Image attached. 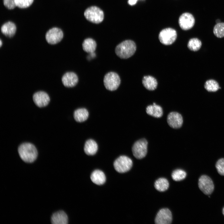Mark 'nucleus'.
<instances>
[{
    "mask_svg": "<svg viewBox=\"0 0 224 224\" xmlns=\"http://www.w3.org/2000/svg\"><path fill=\"white\" fill-rule=\"evenodd\" d=\"M19 154L21 159L27 163H32L36 159L38 152L35 146L30 143L21 144L18 148Z\"/></svg>",
    "mask_w": 224,
    "mask_h": 224,
    "instance_id": "f257e3e1",
    "label": "nucleus"
},
{
    "mask_svg": "<svg viewBox=\"0 0 224 224\" xmlns=\"http://www.w3.org/2000/svg\"><path fill=\"white\" fill-rule=\"evenodd\" d=\"M136 49L135 43L131 40H124L118 45L115 51L117 55L122 59H127L132 56Z\"/></svg>",
    "mask_w": 224,
    "mask_h": 224,
    "instance_id": "f03ea898",
    "label": "nucleus"
},
{
    "mask_svg": "<svg viewBox=\"0 0 224 224\" xmlns=\"http://www.w3.org/2000/svg\"><path fill=\"white\" fill-rule=\"evenodd\" d=\"M84 15L87 20L96 24L101 22L104 18L103 11L96 6H91L87 8L85 11Z\"/></svg>",
    "mask_w": 224,
    "mask_h": 224,
    "instance_id": "7ed1b4c3",
    "label": "nucleus"
},
{
    "mask_svg": "<svg viewBox=\"0 0 224 224\" xmlns=\"http://www.w3.org/2000/svg\"><path fill=\"white\" fill-rule=\"evenodd\" d=\"M105 88L110 91L116 90L119 87L121 80L119 75L114 72H110L106 74L103 80Z\"/></svg>",
    "mask_w": 224,
    "mask_h": 224,
    "instance_id": "20e7f679",
    "label": "nucleus"
},
{
    "mask_svg": "<svg viewBox=\"0 0 224 224\" xmlns=\"http://www.w3.org/2000/svg\"><path fill=\"white\" fill-rule=\"evenodd\" d=\"M133 162L132 160L125 156H121L118 158L114 163L115 170L120 173H124L128 171L132 168Z\"/></svg>",
    "mask_w": 224,
    "mask_h": 224,
    "instance_id": "39448f33",
    "label": "nucleus"
},
{
    "mask_svg": "<svg viewBox=\"0 0 224 224\" xmlns=\"http://www.w3.org/2000/svg\"><path fill=\"white\" fill-rule=\"evenodd\" d=\"M177 36L176 31L171 28H165L160 32L158 38L160 42L165 45H170L176 40Z\"/></svg>",
    "mask_w": 224,
    "mask_h": 224,
    "instance_id": "423d86ee",
    "label": "nucleus"
},
{
    "mask_svg": "<svg viewBox=\"0 0 224 224\" xmlns=\"http://www.w3.org/2000/svg\"><path fill=\"white\" fill-rule=\"evenodd\" d=\"M147 140L144 138L136 141L132 148L134 156L138 159H141L144 157L147 153Z\"/></svg>",
    "mask_w": 224,
    "mask_h": 224,
    "instance_id": "0eeeda50",
    "label": "nucleus"
},
{
    "mask_svg": "<svg viewBox=\"0 0 224 224\" xmlns=\"http://www.w3.org/2000/svg\"><path fill=\"white\" fill-rule=\"evenodd\" d=\"M198 187L205 194L209 195L213 192L214 185L211 179L208 176L203 175L198 180Z\"/></svg>",
    "mask_w": 224,
    "mask_h": 224,
    "instance_id": "6e6552de",
    "label": "nucleus"
},
{
    "mask_svg": "<svg viewBox=\"0 0 224 224\" xmlns=\"http://www.w3.org/2000/svg\"><path fill=\"white\" fill-rule=\"evenodd\" d=\"M63 35V32L60 29L54 27L47 32L45 35V39L49 44H55L62 40Z\"/></svg>",
    "mask_w": 224,
    "mask_h": 224,
    "instance_id": "1a4fd4ad",
    "label": "nucleus"
},
{
    "mask_svg": "<svg viewBox=\"0 0 224 224\" xmlns=\"http://www.w3.org/2000/svg\"><path fill=\"white\" fill-rule=\"evenodd\" d=\"M180 26L184 30H188L192 28L195 23V19L190 13L185 12L180 16L178 21Z\"/></svg>",
    "mask_w": 224,
    "mask_h": 224,
    "instance_id": "9d476101",
    "label": "nucleus"
},
{
    "mask_svg": "<svg viewBox=\"0 0 224 224\" xmlns=\"http://www.w3.org/2000/svg\"><path fill=\"white\" fill-rule=\"evenodd\" d=\"M172 221V215L170 211L167 208H162L157 213L155 219L157 224H169Z\"/></svg>",
    "mask_w": 224,
    "mask_h": 224,
    "instance_id": "9b49d317",
    "label": "nucleus"
},
{
    "mask_svg": "<svg viewBox=\"0 0 224 224\" xmlns=\"http://www.w3.org/2000/svg\"><path fill=\"white\" fill-rule=\"evenodd\" d=\"M33 99L35 104L39 107L47 106L50 101V98L48 95L42 91L35 93L33 95Z\"/></svg>",
    "mask_w": 224,
    "mask_h": 224,
    "instance_id": "f8f14e48",
    "label": "nucleus"
},
{
    "mask_svg": "<svg viewBox=\"0 0 224 224\" xmlns=\"http://www.w3.org/2000/svg\"><path fill=\"white\" fill-rule=\"evenodd\" d=\"M167 122L169 125L174 128H180L183 123V119L180 113L176 112L170 113L167 117Z\"/></svg>",
    "mask_w": 224,
    "mask_h": 224,
    "instance_id": "ddd939ff",
    "label": "nucleus"
},
{
    "mask_svg": "<svg viewBox=\"0 0 224 224\" xmlns=\"http://www.w3.org/2000/svg\"><path fill=\"white\" fill-rule=\"evenodd\" d=\"M62 81L63 85L66 87H73L76 86L78 82L77 75L73 72L65 73L62 77Z\"/></svg>",
    "mask_w": 224,
    "mask_h": 224,
    "instance_id": "4468645a",
    "label": "nucleus"
},
{
    "mask_svg": "<svg viewBox=\"0 0 224 224\" xmlns=\"http://www.w3.org/2000/svg\"><path fill=\"white\" fill-rule=\"evenodd\" d=\"M68 217L63 211H60L54 213L51 217V222L53 224H67Z\"/></svg>",
    "mask_w": 224,
    "mask_h": 224,
    "instance_id": "2eb2a0df",
    "label": "nucleus"
},
{
    "mask_svg": "<svg viewBox=\"0 0 224 224\" xmlns=\"http://www.w3.org/2000/svg\"><path fill=\"white\" fill-rule=\"evenodd\" d=\"M16 31V27L13 22L9 21L5 23L1 27L2 33L6 37L11 38L14 36Z\"/></svg>",
    "mask_w": 224,
    "mask_h": 224,
    "instance_id": "dca6fc26",
    "label": "nucleus"
},
{
    "mask_svg": "<svg viewBox=\"0 0 224 224\" xmlns=\"http://www.w3.org/2000/svg\"><path fill=\"white\" fill-rule=\"evenodd\" d=\"M146 112L148 114L157 118L161 117L163 114L162 107L155 103L152 105H149L147 107Z\"/></svg>",
    "mask_w": 224,
    "mask_h": 224,
    "instance_id": "f3484780",
    "label": "nucleus"
},
{
    "mask_svg": "<svg viewBox=\"0 0 224 224\" xmlns=\"http://www.w3.org/2000/svg\"><path fill=\"white\" fill-rule=\"evenodd\" d=\"M91 179L94 184L100 185L105 183L106 177L103 172L97 170L92 172L91 175Z\"/></svg>",
    "mask_w": 224,
    "mask_h": 224,
    "instance_id": "a211bd4d",
    "label": "nucleus"
},
{
    "mask_svg": "<svg viewBox=\"0 0 224 224\" xmlns=\"http://www.w3.org/2000/svg\"><path fill=\"white\" fill-rule=\"evenodd\" d=\"M142 83L144 87L150 91L155 90L156 89L157 85L156 79L150 76L144 77L142 80Z\"/></svg>",
    "mask_w": 224,
    "mask_h": 224,
    "instance_id": "6ab92c4d",
    "label": "nucleus"
},
{
    "mask_svg": "<svg viewBox=\"0 0 224 224\" xmlns=\"http://www.w3.org/2000/svg\"><path fill=\"white\" fill-rule=\"evenodd\" d=\"M98 150V145L96 142L92 139H89L85 142L84 151L85 153L88 155L95 154Z\"/></svg>",
    "mask_w": 224,
    "mask_h": 224,
    "instance_id": "aec40b11",
    "label": "nucleus"
},
{
    "mask_svg": "<svg viewBox=\"0 0 224 224\" xmlns=\"http://www.w3.org/2000/svg\"><path fill=\"white\" fill-rule=\"evenodd\" d=\"M83 50L88 53H92L95 51L97 44L96 41L91 38L85 39L82 44Z\"/></svg>",
    "mask_w": 224,
    "mask_h": 224,
    "instance_id": "412c9836",
    "label": "nucleus"
},
{
    "mask_svg": "<svg viewBox=\"0 0 224 224\" xmlns=\"http://www.w3.org/2000/svg\"><path fill=\"white\" fill-rule=\"evenodd\" d=\"M89 113L85 108H80L75 110L74 113V117L77 122H82L86 120L88 118Z\"/></svg>",
    "mask_w": 224,
    "mask_h": 224,
    "instance_id": "4be33fe9",
    "label": "nucleus"
},
{
    "mask_svg": "<svg viewBox=\"0 0 224 224\" xmlns=\"http://www.w3.org/2000/svg\"><path fill=\"white\" fill-rule=\"evenodd\" d=\"M154 187L158 191L163 192L167 190L169 188V183L166 179L160 178L155 181Z\"/></svg>",
    "mask_w": 224,
    "mask_h": 224,
    "instance_id": "5701e85b",
    "label": "nucleus"
},
{
    "mask_svg": "<svg viewBox=\"0 0 224 224\" xmlns=\"http://www.w3.org/2000/svg\"><path fill=\"white\" fill-rule=\"evenodd\" d=\"M204 88L209 92H215L219 89V86L218 82L213 79L207 80L204 84Z\"/></svg>",
    "mask_w": 224,
    "mask_h": 224,
    "instance_id": "b1692460",
    "label": "nucleus"
},
{
    "mask_svg": "<svg viewBox=\"0 0 224 224\" xmlns=\"http://www.w3.org/2000/svg\"><path fill=\"white\" fill-rule=\"evenodd\" d=\"M202 46L201 41L197 38H194L191 39L189 41L187 47L190 50L197 51Z\"/></svg>",
    "mask_w": 224,
    "mask_h": 224,
    "instance_id": "393cba45",
    "label": "nucleus"
},
{
    "mask_svg": "<svg viewBox=\"0 0 224 224\" xmlns=\"http://www.w3.org/2000/svg\"><path fill=\"white\" fill-rule=\"evenodd\" d=\"M213 32L217 38L224 37V23L216 24L213 28Z\"/></svg>",
    "mask_w": 224,
    "mask_h": 224,
    "instance_id": "a878e982",
    "label": "nucleus"
},
{
    "mask_svg": "<svg viewBox=\"0 0 224 224\" xmlns=\"http://www.w3.org/2000/svg\"><path fill=\"white\" fill-rule=\"evenodd\" d=\"M172 179L175 181H180L184 179L186 176V173L181 169H177L172 173Z\"/></svg>",
    "mask_w": 224,
    "mask_h": 224,
    "instance_id": "bb28decb",
    "label": "nucleus"
},
{
    "mask_svg": "<svg viewBox=\"0 0 224 224\" xmlns=\"http://www.w3.org/2000/svg\"><path fill=\"white\" fill-rule=\"evenodd\" d=\"M34 0H15L16 6L21 8L29 7L32 3Z\"/></svg>",
    "mask_w": 224,
    "mask_h": 224,
    "instance_id": "cd10ccee",
    "label": "nucleus"
},
{
    "mask_svg": "<svg viewBox=\"0 0 224 224\" xmlns=\"http://www.w3.org/2000/svg\"><path fill=\"white\" fill-rule=\"evenodd\" d=\"M215 166L218 173L221 175H224V158L219 159L217 162Z\"/></svg>",
    "mask_w": 224,
    "mask_h": 224,
    "instance_id": "c85d7f7f",
    "label": "nucleus"
},
{
    "mask_svg": "<svg viewBox=\"0 0 224 224\" xmlns=\"http://www.w3.org/2000/svg\"><path fill=\"white\" fill-rule=\"evenodd\" d=\"M4 6L9 9H12L15 8L16 6L15 0H3Z\"/></svg>",
    "mask_w": 224,
    "mask_h": 224,
    "instance_id": "c756f323",
    "label": "nucleus"
},
{
    "mask_svg": "<svg viewBox=\"0 0 224 224\" xmlns=\"http://www.w3.org/2000/svg\"><path fill=\"white\" fill-rule=\"evenodd\" d=\"M138 0H128V3L130 5H133L136 4Z\"/></svg>",
    "mask_w": 224,
    "mask_h": 224,
    "instance_id": "7c9ffc66",
    "label": "nucleus"
},
{
    "mask_svg": "<svg viewBox=\"0 0 224 224\" xmlns=\"http://www.w3.org/2000/svg\"><path fill=\"white\" fill-rule=\"evenodd\" d=\"M216 22L217 24L218 23L220 22V20L219 19H217L216 21Z\"/></svg>",
    "mask_w": 224,
    "mask_h": 224,
    "instance_id": "2f4dec72",
    "label": "nucleus"
},
{
    "mask_svg": "<svg viewBox=\"0 0 224 224\" xmlns=\"http://www.w3.org/2000/svg\"><path fill=\"white\" fill-rule=\"evenodd\" d=\"M2 43L1 40H0V47H1L2 45Z\"/></svg>",
    "mask_w": 224,
    "mask_h": 224,
    "instance_id": "473e14b6",
    "label": "nucleus"
},
{
    "mask_svg": "<svg viewBox=\"0 0 224 224\" xmlns=\"http://www.w3.org/2000/svg\"><path fill=\"white\" fill-rule=\"evenodd\" d=\"M222 213H223V215H224V208H223V209H222Z\"/></svg>",
    "mask_w": 224,
    "mask_h": 224,
    "instance_id": "72a5a7b5",
    "label": "nucleus"
}]
</instances>
